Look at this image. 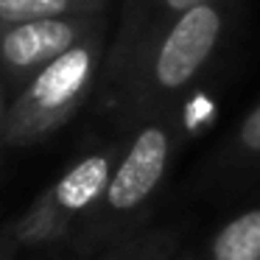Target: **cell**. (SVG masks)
I'll use <instances>...</instances> for the list:
<instances>
[{"mask_svg":"<svg viewBox=\"0 0 260 260\" xmlns=\"http://www.w3.org/2000/svg\"><path fill=\"white\" fill-rule=\"evenodd\" d=\"M109 0H0V23L70 17V14L107 12Z\"/></svg>","mask_w":260,"mask_h":260,"instance_id":"9","label":"cell"},{"mask_svg":"<svg viewBox=\"0 0 260 260\" xmlns=\"http://www.w3.org/2000/svg\"><path fill=\"white\" fill-rule=\"evenodd\" d=\"M179 260H202V257H179Z\"/></svg>","mask_w":260,"mask_h":260,"instance_id":"13","label":"cell"},{"mask_svg":"<svg viewBox=\"0 0 260 260\" xmlns=\"http://www.w3.org/2000/svg\"><path fill=\"white\" fill-rule=\"evenodd\" d=\"M202 0H123L118 20V31H115L112 45L107 48L104 56V70H101V87L107 95L120 87L126 73L132 70L135 59L174 23L179 14L187 9L199 6Z\"/></svg>","mask_w":260,"mask_h":260,"instance_id":"6","label":"cell"},{"mask_svg":"<svg viewBox=\"0 0 260 260\" xmlns=\"http://www.w3.org/2000/svg\"><path fill=\"white\" fill-rule=\"evenodd\" d=\"M107 23V12L70 14V17L0 23V76L14 92L45 64L81 42L92 28Z\"/></svg>","mask_w":260,"mask_h":260,"instance_id":"5","label":"cell"},{"mask_svg":"<svg viewBox=\"0 0 260 260\" xmlns=\"http://www.w3.org/2000/svg\"><path fill=\"white\" fill-rule=\"evenodd\" d=\"M6 109H9V87L0 76V148H3V118H6Z\"/></svg>","mask_w":260,"mask_h":260,"instance_id":"12","label":"cell"},{"mask_svg":"<svg viewBox=\"0 0 260 260\" xmlns=\"http://www.w3.org/2000/svg\"><path fill=\"white\" fill-rule=\"evenodd\" d=\"M215 165L230 179H235V176H241L260 165V101L232 129L224 148L218 151V162Z\"/></svg>","mask_w":260,"mask_h":260,"instance_id":"8","label":"cell"},{"mask_svg":"<svg viewBox=\"0 0 260 260\" xmlns=\"http://www.w3.org/2000/svg\"><path fill=\"white\" fill-rule=\"evenodd\" d=\"M235 0H202L174 20L140 56L109 101L120 109L126 126L176 107L215 62L226 40Z\"/></svg>","mask_w":260,"mask_h":260,"instance_id":"1","label":"cell"},{"mask_svg":"<svg viewBox=\"0 0 260 260\" xmlns=\"http://www.w3.org/2000/svg\"><path fill=\"white\" fill-rule=\"evenodd\" d=\"M20 249L12 243V238L6 232H0V260H17Z\"/></svg>","mask_w":260,"mask_h":260,"instance_id":"11","label":"cell"},{"mask_svg":"<svg viewBox=\"0 0 260 260\" xmlns=\"http://www.w3.org/2000/svg\"><path fill=\"white\" fill-rule=\"evenodd\" d=\"M107 25L31 76L12 98L3 118V146H34L62 129L98 87L107 56Z\"/></svg>","mask_w":260,"mask_h":260,"instance_id":"3","label":"cell"},{"mask_svg":"<svg viewBox=\"0 0 260 260\" xmlns=\"http://www.w3.org/2000/svg\"><path fill=\"white\" fill-rule=\"evenodd\" d=\"M120 148L123 143H107L95 151H87L53 185H48L25 213L14 224H9L6 235L14 246L20 252L42 249L73 235L101 202Z\"/></svg>","mask_w":260,"mask_h":260,"instance_id":"4","label":"cell"},{"mask_svg":"<svg viewBox=\"0 0 260 260\" xmlns=\"http://www.w3.org/2000/svg\"><path fill=\"white\" fill-rule=\"evenodd\" d=\"M179 243L182 232L176 226H159V230L115 241V246L101 260H174Z\"/></svg>","mask_w":260,"mask_h":260,"instance_id":"10","label":"cell"},{"mask_svg":"<svg viewBox=\"0 0 260 260\" xmlns=\"http://www.w3.org/2000/svg\"><path fill=\"white\" fill-rule=\"evenodd\" d=\"M204 260H260V202L213 232Z\"/></svg>","mask_w":260,"mask_h":260,"instance_id":"7","label":"cell"},{"mask_svg":"<svg viewBox=\"0 0 260 260\" xmlns=\"http://www.w3.org/2000/svg\"><path fill=\"white\" fill-rule=\"evenodd\" d=\"M182 143V120L176 107L140 120L120 148L101 202L79 226V249H98L120 241L151 207L168 179L176 148Z\"/></svg>","mask_w":260,"mask_h":260,"instance_id":"2","label":"cell"}]
</instances>
